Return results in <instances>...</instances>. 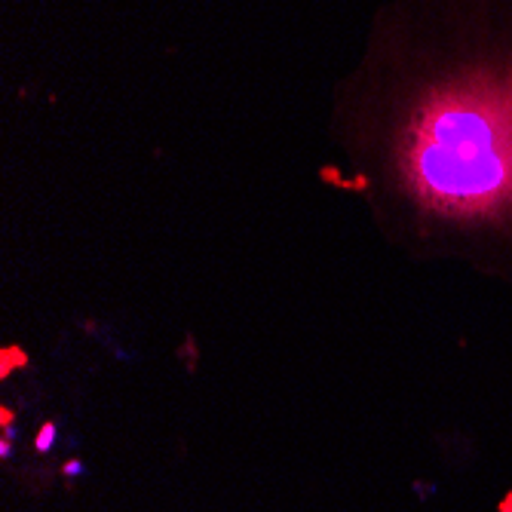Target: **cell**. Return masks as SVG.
<instances>
[{"mask_svg": "<svg viewBox=\"0 0 512 512\" xmlns=\"http://www.w3.org/2000/svg\"><path fill=\"white\" fill-rule=\"evenodd\" d=\"M53 436H56V433H53V427H43V433H40L37 445H40V448L46 451V448H50V445H53Z\"/></svg>", "mask_w": 512, "mask_h": 512, "instance_id": "2", "label": "cell"}, {"mask_svg": "<svg viewBox=\"0 0 512 512\" xmlns=\"http://www.w3.org/2000/svg\"><path fill=\"white\" fill-rule=\"evenodd\" d=\"M399 169L414 200L451 218L512 212V68H476L414 108Z\"/></svg>", "mask_w": 512, "mask_h": 512, "instance_id": "1", "label": "cell"}]
</instances>
